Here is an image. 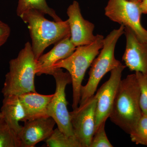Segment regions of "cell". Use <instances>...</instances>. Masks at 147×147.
I'll use <instances>...</instances> for the list:
<instances>
[{"instance_id":"6da1fadb","label":"cell","mask_w":147,"mask_h":147,"mask_svg":"<svg viewBox=\"0 0 147 147\" xmlns=\"http://www.w3.org/2000/svg\"><path fill=\"white\" fill-rule=\"evenodd\" d=\"M140 90L135 74L121 80L110 113V121L125 133L134 131L142 115Z\"/></svg>"},{"instance_id":"7a4b0ae2","label":"cell","mask_w":147,"mask_h":147,"mask_svg":"<svg viewBox=\"0 0 147 147\" xmlns=\"http://www.w3.org/2000/svg\"><path fill=\"white\" fill-rule=\"evenodd\" d=\"M44 15L39 11L32 9L20 17L28 26L32 39V50L37 61L48 46L70 37L67 20L51 21L46 19Z\"/></svg>"},{"instance_id":"3957f363","label":"cell","mask_w":147,"mask_h":147,"mask_svg":"<svg viewBox=\"0 0 147 147\" xmlns=\"http://www.w3.org/2000/svg\"><path fill=\"white\" fill-rule=\"evenodd\" d=\"M36 65L31 44L27 42L17 57L9 61V71L2 90L3 96L36 92L34 85Z\"/></svg>"},{"instance_id":"277c9868","label":"cell","mask_w":147,"mask_h":147,"mask_svg":"<svg viewBox=\"0 0 147 147\" xmlns=\"http://www.w3.org/2000/svg\"><path fill=\"white\" fill-rule=\"evenodd\" d=\"M104 38L102 35H96L94 42L89 45L76 47L74 52L68 57L59 61L53 66V71L56 69L64 68L71 76L73 110L79 106L80 91L84 76L103 47Z\"/></svg>"},{"instance_id":"5b68a950","label":"cell","mask_w":147,"mask_h":147,"mask_svg":"<svg viewBox=\"0 0 147 147\" xmlns=\"http://www.w3.org/2000/svg\"><path fill=\"white\" fill-rule=\"evenodd\" d=\"M125 28L121 25L119 28L113 30L104 38L103 47L90 66L88 82L81 87L79 104L94 95L102 77L121 64L115 57V50L119 38L124 34Z\"/></svg>"},{"instance_id":"8992f818","label":"cell","mask_w":147,"mask_h":147,"mask_svg":"<svg viewBox=\"0 0 147 147\" xmlns=\"http://www.w3.org/2000/svg\"><path fill=\"white\" fill-rule=\"evenodd\" d=\"M52 75L56 82V90L47 108V115L55 121L58 128L68 137H75L70 121L68 102L66 98L67 85L71 83V78L68 72L62 68L56 69Z\"/></svg>"},{"instance_id":"52a82bcc","label":"cell","mask_w":147,"mask_h":147,"mask_svg":"<svg viewBox=\"0 0 147 147\" xmlns=\"http://www.w3.org/2000/svg\"><path fill=\"white\" fill-rule=\"evenodd\" d=\"M139 2L129 0H109L105 14L111 21L128 27L142 41L147 42V30L141 22Z\"/></svg>"},{"instance_id":"ba28073f","label":"cell","mask_w":147,"mask_h":147,"mask_svg":"<svg viewBox=\"0 0 147 147\" xmlns=\"http://www.w3.org/2000/svg\"><path fill=\"white\" fill-rule=\"evenodd\" d=\"M96 103L97 98L94 94L69 112L74 134L82 147H90L95 131Z\"/></svg>"},{"instance_id":"9c48e42d","label":"cell","mask_w":147,"mask_h":147,"mask_svg":"<svg viewBox=\"0 0 147 147\" xmlns=\"http://www.w3.org/2000/svg\"><path fill=\"white\" fill-rule=\"evenodd\" d=\"M126 66L120 65L110 71V78L97 90L95 113V130L101 123L109 118L114 99Z\"/></svg>"},{"instance_id":"30bf717a","label":"cell","mask_w":147,"mask_h":147,"mask_svg":"<svg viewBox=\"0 0 147 147\" xmlns=\"http://www.w3.org/2000/svg\"><path fill=\"white\" fill-rule=\"evenodd\" d=\"M124 34L126 45L123 60L130 71L141 72L147 78V42L141 40L128 27H125Z\"/></svg>"},{"instance_id":"8fae6325","label":"cell","mask_w":147,"mask_h":147,"mask_svg":"<svg viewBox=\"0 0 147 147\" xmlns=\"http://www.w3.org/2000/svg\"><path fill=\"white\" fill-rule=\"evenodd\" d=\"M70 31V39L76 47L89 45L94 41V24L84 19L79 3L74 1L67 11Z\"/></svg>"},{"instance_id":"7c38bea8","label":"cell","mask_w":147,"mask_h":147,"mask_svg":"<svg viewBox=\"0 0 147 147\" xmlns=\"http://www.w3.org/2000/svg\"><path fill=\"white\" fill-rule=\"evenodd\" d=\"M56 122L51 117L41 118L24 122L18 137L21 147H34L44 141L53 133Z\"/></svg>"},{"instance_id":"4fadbf2b","label":"cell","mask_w":147,"mask_h":147,"mask_svg":"<svg viewBox=\"0 0 147 147\" xmlns=\"http://www.w3.org/2000/svg\"><path fill=\"white\" fill-rule=\"evenodd\" d=\"M76 47L71 42L70 37L59 41L48 53L38 58L37 61L36 75H52L54 65L59 61L68 57L74 52Z\"/></svg>"},{"instance_id":"5bb4252c","label":"cell","mask_w":147,"mask_h":147,"mask_svg":"<svg viewBox=\"0 0 147 147\" xmlns=\"http://www.w3.org/2000/svg\"><path fill=\"white\" fill-rule=\"evenodd\" d=\"M53 95L54 94L43 95L37 92H30L18 96L26 114L24 122L49 117L47 115V108Z\"/></svg>"},{"instance_id":"9a60e30c","label":"cell","mask_w":147,"mask_h":147,"mask_svg":"<svg viewBox=\"0 0 147 147\" xmlns=\"http://www.w3.org/2000/svg\"><path fill=\"white\" fill-rule=\"evenodd\" d=\"M3 118L11 128L18 134L22 125L20 121L24 122L26 114L18 96H4L1 108Z\"/></svg>"},{"instance_id":"2e32d148","label":"cell","mask_w":147,"mask_h":147,"mask_svg":"<svg viewBox=\"0 0 147 147\" xmlns=\"http://www.w3.org/2000/svg\"><path fill=\"white\" fill-rule=\"evenodd\" d=\"M32 9L39 11L45 14L49 15L55 21H62L55 10L48 5L46 0H18L16 14L19 17L26 11Z\"/></svg>"},{"instance_id":"e0dca14e","label":"cell","mask_w":147,"mask_h":147,"mask_svg":"<svg viewBox=\"0 0 147 147\" xmlns=\"http://www.w3.org/2000/svg\"><path fill=\"white\" fill-rule=\"evenodd\" d=\"M44 142L48 147H82L76 137L67 136L58 127Z\"/></svg>"},{"instance_id":"ac0fdd59","label":"cell","mask_w":147,"mask_h":147,"mask_svg":"<svg viewBox=\"0 0 147 147\" xmlns=\"http://www.w3.org/2000/svg\"><path fill=\"white\" fill-rule=\"evenodd\" d=\"M0 147H21L18 134L9 126L3 117L0 119Z\"/></svg>"},{"instance_id":"d6986e66","label":"cell","mask_w":147,"mask_h":147,"mask_svg":"<svg viewBox=\"0 0 147 147\" xmlns=\"http://www.w3.org/2000/svg\"><path fill=\"white\" fill-rule=\"evenodd\" d=\"M129 135L131 142L147 146V115L142 113L136 128Z\"/></svg>"},{"instance_id":"ffe728a7","label":"cell","mask_w":147,"mask_h":147,"mask_svg":"<svg viewBox=\"0 0 147 147\" xmlns=\"http://www.w3.org/2000/svg\"><path fill=\"white\" fill-rule=\"evenodd\" d=\"M106 121H104L96 129L92 138L90 147H113L105 131Z\"/></svg>"},{"instance_id":"44dd1931","label":"cell","mask_w":147,"mask_h":147,"mask_svg":"<svg viewBox=\"0 0 147 147\" xmlns=\"http://www.w3.org/2000/svg\"><path fill=\"white\" fill-rule=\"evenodd\" d=\"M140 90L139 104L142 113L147 115V78L141 72H135Z\"/></svg>"},{"instance_id":"7402d4cb","label":"cell","mask_w":147,"mask_h":147,"mask_svg":"<svg viewBox=\"0 0 147 147\" xmlns=\"http://www.w3.org/2000/svg\"><path fill=\"white\" fill-rule=\"evenodd\" d=\"M10 33L11 29L9 26L0 21V47L7 42Z\"/></svg>"},{"instance_id":"603a6c76","label":"cell","mask_w":147,"mask_h":147,"mask_svg":"<svg viewBox=\"0 0 147 147\" xmlns=\"http://www.w3.org/2000/svg\"><path fill=\"white\" fill-rule=\"evenodd\" d=\"M139 6L142 14H147V0H141Z\"/></svg>"},{"instance_id":"cb8c5ba5","label":"cell","mask_w":147,"mask_h":147,"mask_svg":"<svg viewBox=\"0 0 147 147\" xmlns=\"http://www.w3.org/2000/svg\"><path fill=\"white\" fill-rule=\"evenodd\" d=\"M130 1H132L134 2L139 3L140 2L141 0H130Z\"/></svg>"},{"instance_id":"d4e9b609","label":"cell","mask_w":147,"mask_h":147,"mask_svg":"<svg viewBox=\"0 0 147 147\" xmlns=\"http://www.w3.org/2000/svg\"><path fill=\"white\" fill-rule=\"evenodd\" d=\"M3 117L2 113L1 112H0V119L1 118Z\"/></svg>"},{"instance_id":"484cf974","label":"cell","mask_w":147,"mask_h":147,"mask_svg":"<svg viewBox=\"0 0 147 147\" xmlns=\"http://www.w3.org/2000/svg\"><path fill=\"white\" fill-rule=\"evenodd\" d=\"M129 1H130V0H129Z\"/></svg>"}]
</instances>
